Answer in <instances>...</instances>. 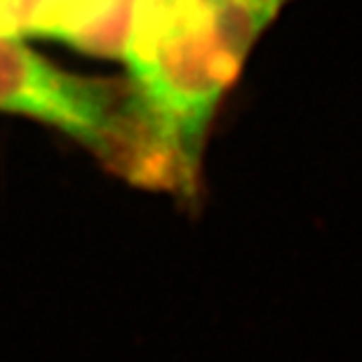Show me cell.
Segmentation results:
<instances>
[{
    "instance_id": "cell-2",
    "label": "cell",
    "mask_w": 362,
    "mask_h": 362,
    "mask_svg": "<svg viewBox=\"0 0 362 362\" xmlns=\"http://www.w3.org/2000/svg\"><path fill=\"white\" fill-rule=\"evenodd\" d=\"M0 111L59 127L125 170L136 163L141 175L144 156L146 172H160L129 83L69 74L10 35H0Z\"/></svg>"
},
{
    "instance_id": "cell-1",
    "label": "cell",
    "mask_w": 362,
    "mask_h": 362,
    "mask_svg": "<svg viewBox=\"0 0 362 362\" xmlns=\"http://www.w3.org/2000/svg\"><path fill=\"white\" fill-rule=\"evenodd\" d=\"M289 0H136L122 62L156 158L198 172L209 122Z\"/></svg>"
},
{
    "instance_id": "cell-3",
    "label": "cell",
    "mask_w": 362,
    "mask_h": 362,
    "mask_svg": "<svg viewBox=\"0 0 362 362\" xmlns=\"http://www.w3.org/2000/svg\"><path fill=\"white\" fill-rule=\"evenodd\" d=\"M134 10L136 0H0V35H38L122 59Z\"/></svg>"
}]
</instances>
